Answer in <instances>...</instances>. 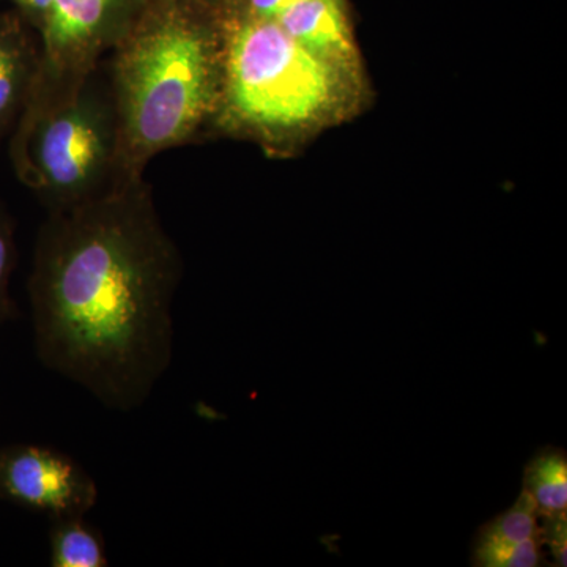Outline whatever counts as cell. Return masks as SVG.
Wrapping results in <instances>:
<instances>
[{
    "mask_svg": "<svg viewBox=\"0 0 567 567\" xmlns=\"http://www.w3.org/2000/svg\"><path fill=\"white\" fill-rule=\"evenodd\" d=\"M221 33L216 117L226 125L275 140L305 128L333 103L331 62L293 40L278 21L229 11Z\"/></svg>",
    "mask_w": 567,
    "mask_h": 567,
    "instance_id": "4",
    "label": "cell"
},
{
    "mask_svg": "<svg viewBox=\"0 0 567 567\" xmlns=\"http://www.w3.org/2000/svg\"><path fill=\"white\" fill-rule=\"evenodd\" d=\"M40 61L39 33L20 13L0 14V145L20 118Z\"/></svg>",
    "mask_w": 567,
    "mask_h": 567,
    "instance_id": "8",
    "label": "cell"
},
{
    "mask_svg": "<svg viewBox=\"0 0 567 567\" xmlns=\"http://www.w3.org/2000/svg\"><path fill=\"white\" fill-rule=\"evenodd\" d=\"M13 2L17 3L21 17L29 22L33 31L40 33L50 13L52 0H13Z\"/></svg>",
    "mask_w": 567,
    "mask_h": 567,
    "instance_id": "13",
    "label": "cell"
},
{
    "mask_svg": "<svg viewBox=\"0 0 567 567\" xmlns=\"http://www.w3.org/2000/svg\"><path fill=\"white\" fill-rule=\"evenodd\" d=\"M276 21L293 40L327 61L352 55L342 0H300Z\"/></svg>",
    "mask_w": 567,
    "mask_h": 567,
    "instance_id": "9",
    "label": "cell"
},
{
    "mask_svg": "<svg viewBox=\"0 0 567 567\" xmlns=\"http://www.w3.org/2000/svg\"><path fill=\"white\" fill-rule=\"evenodd\" d=\"M91 473L55 447H0V498L50 518L85 516L99 503Z\"/></svg>",
    "mask_w": 567,
    "mask_h": 567,
    "instance_id": "6",
    "label": "cell"
},
{
    "mask_svg": "<svg viewBox=\"0 0 567 567\" xmlns=\"http://www.w3.org/2000/svg\"><path fill=\"white\" fill-rule=\"evenodd\" d=\"M196 2L203 3V6L208 7V9L215 10L219 3H227L230 0H196Z\"/></svg>",
    "mask_w": 567,
    "mask_h": 567,
    "instance_id": "15",
    "label": "cell"
},
{
    "mask_svg": "<svg viewBox=\"0 0 567 567\" xmlns=\"http://www.w3.org/2000/svg\"><path fill=\"white\" fill-rule=\"evenodd\" d=\"M50 565L52 567H106L103 535L85 516L50 518Z\"/></svg>",
    "mask_w": 567,
    "mask_h": 567,
    "instance_id": "10",
    "label": "cell"
},
{
    "mask_svg": "<svg viewBox=\"0 0 567 567\" xmlns=\"http://www.w3.org/2000/svg\"><path fill=\"white\" fill-rule=\"evenodd\" d=\"M300 0H246L245 11L264 20H276Z\"/></svg>",
    "mask_w": 567,
    "mask_h": 567,
    "instance_id": "14",
    "label": "cell"
},
{
    "mask_svg": "<svg viewBox=\"0 0 567 567\" xmlns=\"http://www.w3.org/2000/svg\"><path fill=\"white\" fill-rule=\"evenodd\" d=\"M547 561L540 516L524 491L505 513L477 532L472 565L476 567H535Z\"/></svg>",
    "mask_w": 567,
    "mask_h": 567,
    "instance_id": "7",
    "label": "cell"
},
{
    "mask_svg": "<svg viewBox=\"0 0 567 567\" xmlns=\"http://www.w3.org/2000/svg\"><path fill=\"white\" fill-rule=\"evenodd\" d=\"M102 65L73 81L37 74L10 134L14 174L48 212L102 196L130 177L122 173L117 112Z\"/></svg>",
    "mask_w": 567,
    "mask_h": 567,
    "instance_id": "3",
    "label": "cell"
},
{
    "mask_svg": "<svg viewBox=\"0 0 567 567\" xmlns=\"http://www.w3.org/2000/svg\"><path fill=\"white\" fill-rule=\"evenodd\" d=\"M18 262V246L14 223L6 205L0 203V323L17 316V306L11 300L10 281Z\"/></svg>",
    "mask_w": 567,
    "mask_h": 567,
    "instance_id": "12",
    "label": "cell"
},
{
    "mask_svg": "<svg viewBox=\"0 0 567 567\" xmlns=\"http://www.w3.org/2000/svg\"><path fill=\"white\" fill-rule=\"evenodd\" d=\"M155 0H52L39 33V78L81 80L99 69Z\"/></svg>",
    "mask_w": 567,
    "mask_h": 567,
    "instance_id": "5",
    "label": "cell"
},
{
    "mask_svg": "<svg viewBox=\"0 0 567 567\" xmlns=\"http://www.w3.org/2000/svg\"><path fill=\"white\" fill-rule=\"evenodd\" d=\"M196 0H155L110 52L122 173L194 140L221 102V22Z\"/></svg>",
    "mask_w": 567,
    "mask_h": 567,
    "instance_id": "2",
    "label": "cell"
},
{
    "mask_svg": "<svg viewBox=\"0 0 567 567\" xmlns=\"http://www.w3.org/2000/svg\"><path fill=\"white\" fill-rule=\"evenodd\" d=\"M182 276L144 175L50 212L28 286L40 363L107 409H140L173 363Z\"/></svg>",
    "mask_w": 567,
    "mask_h": 567,
    "instance_id": "1",
    "label": "cell"
},
{
    "mask_svg": "<svg viewBox=\"0 0 567 567\" xmlns=\"http://www.w3.org/2000/svg\"><path fill=\"white\" fill-rule=\"evenodd\" d=\"M524 492L540 516H558L567 509V457L561 447H544L524 473Z\"/></svg>",
    "mask_w": 567,
    "mask_h": 567,
    "instance_id": "11",
    "label": "cell"
}]
</instances>
